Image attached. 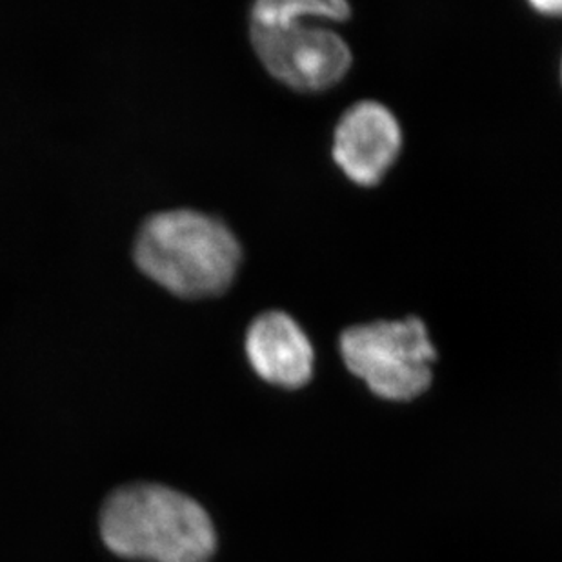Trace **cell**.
<instances>
[{"label": "cell", "mask_w": 562, "mask_h": 562, "mask_svg": "<svg viewBox=\"0 0 562 562\" xmlns=\"http://www.w3.org/2000/svg\"><path fill=\"white\" fill-rule=\"evenodd\" d=\"M342 0H262L251 10V44L260 63L282 85L323 91L345 79L351 49L339 33L315 21H348Z\"/></svg>", "instance_id": "obj_1"}, {"label": "cell", "mask_w": 562, "mask_h": 562, "mask_svg": "<svg viewBox=\"0 0 562 562\" xmlns=\"http://www.w3.org/2000/svg\"><path fill=\"white\" fill-rule=\"evenodd\" d=\"M106 547L121 558L151 562H207L217 533L201 504L159 484L117 490L101 514Z\"/></svg>", "instance_id": "obj_2"}, {"label": "cell", "mask_w": 562, "mask_h": 562, "mask_svg": "<svg viewBox=\"0 0 562 562\" xmlns=\"http://www.w3.org/2000/svg\"><path fill=\"white\" fill-rule=\"evenodd\" d=\"M243 251L234 232L193 210L157 213L135 240L138 268L168 292L188 299L226 292L239 271Z\"/></svg>", "instance_id": "obj_3"}, {"label": "cell", "mask_w": 562, "mask_h": 562, "mask_svg": "<svg viewBox=\"0 0 562 562\" xmlns=\"http://www.w3.org/2000/svg\"><path fill=\"white\" fill-rule=\"evenodd\" d=\"M339 350L350 373L384 401L408 403L434 381L436 345L419 317L356 324L340 335Z\"/></svg>", "instance_id": "obj_4"}, {"label": "cell", "mask_w": 562, "mask_h": 562, "mask_svg": "<svg viewBox=\"0 0 562 562\" xmlns=\"http://www.w3.org/2000/svg\"><path fill=\"white\" fill-rule=\"evenodd\" d=\"M401 149V124L381 102H356L335 126V165L357 187H376L395 165Z\"/></svg>", "instance_id": "obj_5"}, {"label": "cell", "mask_w": 562, "mask_h": 562, "mask_svg": "<svg viewBox=\"0 0 562 562\" xmlns=\"http://www.w3.org/2000/svg\"><path fill=\"white\" fill-rule=\"evenodd\" d=\"M246 356L262 381L284 390L306 386L315 370L312 340L284 312H266L255 318L246 335Z\"/></svg>", "instance_id": "obj_6"}, {"label": "cell", "mask_w": 562, "mask_h": 562, "mask_svg": "<svg viewBox=\"0 0 562 562\" xmlns=\"http://www.w3.org/2000/svg\"><path fill=\"white\" fill-rule=\"evenodd\" d=\"M531 8L541 15L562 16V0H537L531 2Z\"/></svg>", "instance_id": "obj_7"}, {"label": "cell", "mask_w": 562, "mask_h": 562, "mask_svg": "<svg viewBox=\"0 0 562 562\" xmlns=\"http://www.w3.org/2000/svg\"><path fill=\"white\" fill-rule=\"evenodd\" d=\"M561 80H562V59H561Z\"/></svg>", "instance_id": "obj_8"}]
</instances>
